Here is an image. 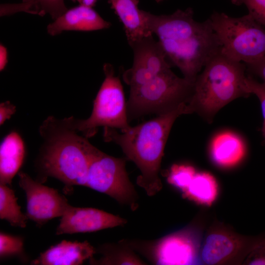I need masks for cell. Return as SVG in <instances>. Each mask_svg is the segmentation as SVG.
Masks as SVG:
<instances>
[{"instance_id": "obj_1", "label": "cell", "mask_w": 265, "mask_h": 265, "mask_svg": "<svg viewBox=\"0 0 265 265\" xmlns=\"http://www.w3.org/2000/svg\"><path fill=\"white\" fill-rule=\"evenodd\" d=\"M144 15L149 30L158 37L169 62L194 83L202 68L221 50L210 19L196 21L191 7L167 15L144 11Z\"/></svg>"}, {"instance_id": "obj_2", "label": "cell", "mask_w": 265, "mask_h": 265, "mask_svg": "<svg viewBox=\"0 0 265 265\" xmlns=\"http://www.w3.org/2000/svg\"><path fill=\"white\" fill-rule=\"evenodd\" d=\"M39 132L44 143L37 162L38 181L43 184L48 177L54 178L63 184L66 194L72 193L75 186H85L94 147L88 138L74 128L69 117H48Z\"/></svg>"}, {"instance_id": "obj_3", "label": "cell", "mask_w": 265, "mask_h": 265, "mask_svg": "<svg viewBox=\"0 0 265 265\" xmlns=\"http://www.w3.org/2000/svg\"><path fill=\"white\" fill-rule=\"evenodd\" d=\"M186 106L183 104L121 133L115 129L104 127L105 141L118 145L127 158L136 164L140 171L136 184L149 196H154L162 188L159 173L165 146L176 119L187 114Z\"/></svg>"}, {"instance_id": "obj_4", "label": "cell", "mask_w": 265, "mask_h": 265, "mask_svg": "<svg viewBox=\"0 0 265 265\" xmlns=\"http://www.w3.org/2000/svg\"><path fill=\"white\" fill-rule=\"evenodd\" d=\"M246 71L245 63L228 58L221 50L197 76L187 104V114L195 112L211 123L225 105L237 98L249 96Z\"/></svg>"}, {"instance_id": "obj_5", "label": "cell", "mask_w": 265, "mask_h": 265, "mask_svg": "<svg viewBox=\"0 0 265 265\" xmlns=\"http://www.w3.org/2000/svg\"><path fill=\"white\" fill-rule=\"evenodd\" d=\"M194 86V83L179 77L169 69L143 84L130 87L128 117L149 113L159 115L187 104Z\"/></svg>"}, {"instance_id": "obj_6", "label": "cell", "mask_w": 265, "mask_h": 265, "mask_svg": "<svg viewBox=\"0 0 265 265\" xmlns=\"http://www.w3.org/2000/svg\"><path fill=\"white\" fill-rule=\"evenodd\" d=\"M209 19L228 58L246 64L265 55V28L249 14L233 17L214 11Z\"/></svg>"}, {"instance_id": "obj_7", "label": "cell", "mask_w": 265, "mask_h": 265, "mask_svg": "<svg viewBox=\"0 0 265 265\" xmlns=\"http://www.w3.org/2000/svg\"><path fill=\"white\" fill-rule=\"evenodd\" d=\"M103 70L105 78L94 101L90 116L84 120L70 117L74 128L87 138L94 135L101 126L118 129L122 132L131 127L121 81L115 75L112 65L105 64Z\"/></svg>"}, {"instance_id": "obj_8", "label": "cell", "mask_w": 265, "mask_h": 265, "mask_svg": "<svg viewBox=\"0 0 265 265\" xmlns=\"http://www.w3.org/2000/svg\"><path fill=\"white\" fill-rule=\"evenodd\" d=\"M113 198L132 210L138 196L126 169V160L107 155L94 147L85 186Z\"/></svg>"}, {"instance_id": "obj_9", "label": "cell", "mask_w": 265, "mask_h": 265, "mask_svg": "<svg viewBox=\"0 0 265 265\" xmlns=\"http://www.w3.org/2000/svg\"><path fill=\"white\" fill-rule=\"evenodd\" d=\"M19 185L26 200V215L41 227L50 220L61 217L70 207L66 197L57 189L34 180L27 173H18Z\"/></svg>"}, {"instance_id": "obj_10", "label": "cell", "mask_w": 265, "mask_h": 265, "mask_svg": "<svg viewBox=\"0 0 265 265\" xmlns=\"http://www.w3.org/2000/svg\"><path fill=\"white\" fill-rule=\"evenodd\" d=\"M133 53L131 68L123 74V79L130 87L143 84L162 72L171 69L159 42L151 35L130 45Z\"/></svg>"}, {"instance_id": "obj_11", "label": "cell", "mask_w": 265, "mask_h": 265, "mask_svg": "<svg viewBox=\"0 0 265 265\" xmlns=\"http://www.w3.org/2000/svg\"><path fill=\"white\" fill-rule=\"evenodd\" d=\"M126 222L125 219L102 210L71 205L61 217L56 235L94 232Z\"/></svg>"}, {"instance_id": "obj_12", "label": "cell", "mask_w": 265, "mask_h": 265, "mask_svg": "<svg viewBox=\"0 0 265 265\" xmlns=\"http://www.w3.org/2000/svg\"><path fill=\"white\" fill-rule=\"evenodd\" d=\"M198 243L188 230L176 232L159 240L154 249V260L159 265H190L198 255Z\"/></svg>"}, {"instance_id": "obj_13", "label": "cell", "mask_w": 265, "mask_h": 265, "mask_svg": "<svg viewBox=\"0 0 265 265\" xmlns=\"http://www.w3.org/2000/svg\"><path fill=\"white\" fill-rule=\"evenodd\" d=\"M110 23L104 20L93 8L79 5L65 12L48 25L47 32L52 36L64 31H89L109 28Z\"/></svg>"}, {"instance_id": "obj_14", "label": "cell", "mask_w": 265, "mask_h": 265, "mask_svg": "<svg viewBox=\"0 0 265 265\" xmlns=\"http://www.w3.org/2000/svg\"><path fill=\"white\" fill-rule=\"evenodd\" d=\"M96 252L87 240L66 241L51 246L31 262L33 265H80Z\"/></svg>"}, {"instance_id": "obj_15", "label": "cell", "mask_w": 265, "mask_h": 265, "mask_svg": "<svg viewBox=\"0 0 265 265\" xmlns=\"http://www.w3.org/2000/svg\"><path fill=\"white\" fill-rule=\"evenodd\" d=\"M251 240H244L226 232H211L206 238L201 251V259L208 265L224 263L232 259Z\"/></svg>"}, {"instance_id": "obj_16", "label": "cell", "mask_w": 265, "mask_h": 265, "mask_svg": "<svg viewBox=\"0 0 265 265\" xmlns=\"http://www.w3.org/2000/svg\"><path fill=\"white\" fill-rule=\"evenodd\" d=\"M246 151L242 138L230 131L216 134L210 146V155L212 162L222 168H229L238 165L244 158Z\"/></svg>"}, {"instance_id": "obj_17", "label": "cell", "mask_w": 265, "mask_h": 265, "mask_svg": "<svg viewBox=\"0 0 265 265\" xmlns=\"http://www.w3.org/2000/svg\"><path fill=\"white\" fill-rule=\"evenodd\" d=\"M122 23L129 45L153 35L149 30L144 11L139 9L138 0H108Z\"/></svg>"}, {"instance_id": "obj_18", "label": "cell", "mask_w": 265, "mask_h": 265, "mask_svg": "<svg viewBox=\"0 0 265 265\" xmlns=\"http://www.w3.org/2000/svg\"><path fill=\"white\" fill-rule=\"evenodd\" d=\"M26 149L20 135L13 131L2 140L0 146V184L10 185L22 166Z\"/></svg>"}, {"instance_id": "obj_19", "label": "cell", "mask_w": 265, "mask_h": 265, "mask_svg": "<svg viewBox=\"0 0 265 265\" xmlns=\"http://www.w3.org/2000/svg\"><path fill=\"white\" fill-rule=\"evenodd\" d=\"M67 9L64 0H22L18 3L1 5L0 15L24 12L41 16L48 14L55 20Z\"/></svg>"}, {"instance_id": "obj_20", "label": "cell", "mask_w": 265, "mask_h": 265, "mask_svg": "<svg viewBox=\"0 0 265 265\" xmlns=\"http://www.w3.org/2000/svg\"><path fill=\"white\" fill-rule=\"evenodd\" d=\"M218 186L214 177L207 172L196 173L184 196L194 202L206 206H211L215 200Z\"/></svg>"}, {"instance_id": "obj_21", "label": "cell", "mask_w": 265, "mask_h": 265, "mask_svg": "<svg viewBox=\"0 0 265 265\" xmlns=\"http://www.w3.org/2000/svg\"><path fill=\"white\" fill-rule=\"evenodd\" d=\"M15 191L7 185L0 184V218L13 227L25 228L28 219L21 211Z\"/></svg>"}, {"instance_id": "obj_22", "label": "cell", "mask_w": 265, "mask_h": 265, "mask_svg": "<svg viewBox=\"0 0 265 265\" xmlns=\"http://www.w3.org/2000/svg\"><path fill=\"white\" fill-rule=\"evenodd\" d=\"M16 256L22 261L27 260L24 249V238L1 232L0 233V257L1 259Z\"/></svg>"}, {"instance_id": "obj_23", "label": "cell", "mask_w": 265, "mask_h": 265, "mask_svg": "<svg viewBox=\"0 0 265 265\" xmlns=\"http://www.w3.org/2000/svg\"><path fill=\"white\" fill-rule=\"evenodd\" d=\"M196 173L195 168L187 165H174L168 177V183L184 192Z\"/></svg>"}, {"instance_id": "obj_24", "label": "cell", "mask_w": 265, "mask_h": 265, "mask_svg": "<svg viewBox=\"0 0 265 265\" xmlns=\"http://www.w3.org/2000/svg\"><path fill=\"white\" fill-rule=\"evenodd\" d=\"M236 5H244L253 19L265 26V0H230Z\"/></svg>"}, {"instance_id": "obj_25", "label": "cell", "mask_w": 265, "mask_h": 265, "mask_svg": "<svg viewBox=\"0 0 265 265\" xmlns=\"http://www.w3.org/2000/svg\"><path fill=\"white\" fill-rule=\"evenodd\" d=\"M248 262L250 265H265V238L255 239Z\"/></svg>"}, {"instance_id": "obj_26", "label": "cell", "mask_w": 265, "mask_h": 265, "mask_svg": "<svg viewBox=\"0 0 265 265\" xmlns=\"http://www.w3.org/2000/svg\"><path fill=\"white\" fill-rule=\"evenodd\" d=\"M245 82L250 93L256 95L260 101L264 122H265V84L258 82L250 76H246Z\"/></svg>"}, {"instance_id": "obj_27", "label": "cell", "mask_w": 265, "mask_h": 265, "mask_svg": "<svg viewBox=\"0 0 265 265\" xmlns=\"http://www.w3.org/2000/svg\"><path fill=\"white\" fill-rule=\"evenodd\" d=\"M245 64L246 71L260 77L265 84V55L256 61Z\"/></svg>"}, {"instance_id": "obj_28", "label": "cell", "mask_w": 265, "mask_h": 265, "mask_svg": "<svg viewBox=\"0 0 265 265\" xmlns=\"http://www.w3.org/2000/svg\"><path fill=\"white\" fill-rule=\"evenodd\" d=\"M16 110V106L9 101H5L0 104V125H2Z\"/></svg>"}, {"instance_id": "obj_29", "label": "cell", "mask_w": 265, "mask_h": 265, "mask_svg": "<svg viewBox=\"0 0 265 265\" xmlns=\"http://www.w3.org/2000/svg\"><path fill=\"white\" fill-rule=\"evenodd\" d=\"M7 62V52L6 48L3 45L0 46V70L2 71Z\"/></svg>"}, {"instance_id": "obj_30", "label": "cell", "mask_w": 265, "mask_h": 265, "mask_svg": "<svg viewBox=\"0 0 265 265\" xmlns=\"http://www.w3.org/2000/svg\"><path fill=\"white\" fill-rule=\"evenodd\" d=\"M74 2H78L79 5L93 7L98 0H71Z\"/></svg>"}, {"instance_id": "obj_31", "label": "cell", "mask_w": 265, "mask_h": 265, "mask_svg": "<svg viewBox=\"0 0 265 265\" xmlns=\"http://www.w3.org/2000/svg\"><path fill=\"white\" fill-rule=\"evenodd\" d=\"M263 134L264 135V137L265 138V122H263Z\"/></svg>"}, {"instance_id": "obj_32", "label": "cell", "mask_w": 265, "mask_h": 265, "mask_svg": "<svg viewBox=\"0 0 265 265\" xmlns=\"http://www.w3.org/2000/svg\"><path fill=\"white\" fill-rule=\"evenodd\" d=\"M155 0L157 2H162V1H163L166 0Z\"/></svg>"}]
</instances>
